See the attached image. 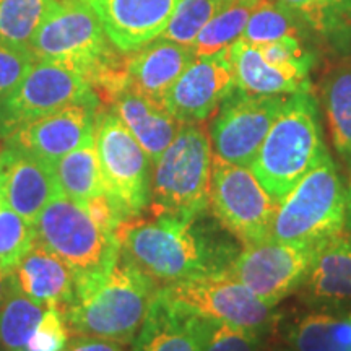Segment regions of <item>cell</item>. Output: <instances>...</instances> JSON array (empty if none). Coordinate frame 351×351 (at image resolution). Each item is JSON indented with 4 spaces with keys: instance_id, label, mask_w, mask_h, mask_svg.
Segmentation results:
<instances>
[{
    "instance_id": "obj_33",
    "label": "cell",
    "mask_w": 351,
    "mask_h": 351,
    "mask_svg": "<svg viewBox=\"0 0 351 351\" xmlns=\"http://www.w3.org/2000/svg\"><path fill=\"white\" fill-rule=\"evenodd\" d=\"M33 244V225L0 199V270L12 271Z\"/></svg>"
},
{
    "instance_id": "obj_1",
    "label": "cell",
    "mask_w": 351,
    "mask_h": 351,
    "mask_svg": "<svg viewBox=\"0 0 351 351\" xmlns=\"http://www.w3.org/2000/svg\"><path fill=\"white\" fill-rule=\"evenodd\" d=\"M197 219L173 213L125 219L116 231L121 254L158 288L226 270L234 251L228 244L208 241Z\"/></svg>"
},
{
    "instance_id": "obj_28",
    "label": "cell",
    "mask_w": 351,
    "mask_h": 351,
    "mask_svg": "<svg viewBox=\"0 0 351 351\" xmlns=\"http://www.w3.org/2000/svg\"><path fill=\"white\" fill-rule=\"evenodd\" d=\"M59 0H0V39L29 46Z\"/></svg>"
},
{
    "instance_id": "obj_39",
    "label": "cell",
    "mask_w": 351,
    "mask_h": 351,
    "mask_svg": "<svg viewBox=\"0 0 351 351\" xmlns=\"http://www.w3.org/2000/svg\"><path fill=\"white\" fill-rule=\"evenodd\" d=\"M15 287V282H13L12 271H2L0 270V304H2L3 300L10 295V291Z\"/></svg>"
},
{
    "instance_id": "obj_16",
    "label": "cell",
    "mask_w": 351,
    "mask_h": 351,
    "mask_svg": "<svg viewBox=\"0 0 351 351\" xmlns=\"http://www.w3.org/2000/svg\"><path fill=\"white\" fill-rule=\"evenodd\" d=\"M60 194L54 165L13 147L0 152V199L29 225Z\"/></svg>"
},
{
    "instance_id": "obj_23",
    "label": "cell",
    "mask_w": 351,
    "mask_h": 351,
    "mask_svg": "<svg viewBox=\"0 0 351 351\" xmlns=\"http://www.w3.org/2000/svg\"><path fill=\"white\" fill-rule=\"evenodd\" d=\"M236 90L247 95L289 96L311 90L309 80H301L263 59L257 46L238 39L228 47Z\"/></svg>"
},
{
    "instance_id": "obj_31",
    "label": "cell",
    "mask_w": 351,
    "mask_h": 351,
    "mask_svg": "<svg viewBox=\"0 0 351 351\" xmlns=\"http://www.w3.org/2000/svg\"><path fill=\"white\" fill-rule=\"evenodd\" d=\"M231 2L234 0H179L160 38L192 47L204 26Z\"/></svg>"
},
{
    "instance_id": "obj_20",
    "label": "cell",
    "mask_w": 351,
    "mask_h": 351,
    "mask_svg": "<svg viewBox=\"0 0 351 351\" xmlns=\"http://www.w3.org/2000/svg\"><path fill=\"white\" fill-rule=\"evenodd\" d=\"M106 103L111 104L112 112L147 152L152 163L169 147L184 125L163 104L140 93L127 82L109 96Z\"/></svg>"
},
{
    "instance_id": "obj_21",
    "label": "cell",
    "mask_w": 351,
    "mask_h": 351,
    "mask_svg": "<svg viewBox=\"0 0 351 351\" xmlns=\"http://www.w3.org/2000/svg\"><path fill=\"white\" fill-rule=\"evenodd\" d=\"M195 59L191 46H182L165 38H156L142 49L125 57L127 83L163 104V99L184 70Z\"/></svg>"
},
{
    "instance_id": "obj_12",
    "label": "cell",
    "mask_w": 351,
    "mask_h": 351,
    "mask_svg": "<svg viewBox=\"0 0 351 351\" xmlns=\"http://www.w3.org/2000/svg\"><path fill=\"white\" fill-rule=\"evenodd\" d=\"M314 257L311 245L288 244L276 239L243 245L228 271L245 285L258 300L276 307L296 293L304 282Z\"/></svg>"
},
{
    "instance_id": "obj_19",
    "label": "cell",
    "mask_w": 351,
    "mask_h": 351,
    "mask_svg": "<svg viewBox=\"0 0 351 351\" xmlns=\"http://www.w3.org/2000/svg\"><path fill=\"white\" fill-rule=\"evenodd\" d=\"M208 324L158 289L132 351H204Z\"/></svg>"
},
{
    "instance_id": "obj_15",
    "label": "cell",
    "mask_w": 351,
    "mask_h": 351,
    "mask_svg": "<svg viewBox=\"0 0 351 351\" xmlns=\"http://www.w3.org/2000/svg\"><path fill=\"white\" fill-rule=\"evenodd\" d=\"M96 112L98 106L73 104L46 114L7 135V147L28 152L56 165L60 158L95 137Z\"/></svg>"
},
{
    "instance_id": "obj_7",
    "label": "cell",
    "mask_w": 351,
    "mask_h": 351,
    "mask_svg": "<svg viewBox=\"0 0 351 351\" xmlns=\"http://www.w3.org/2000/svg\"><path fill=\"white\" fill-rule=\"evenodd\" d=\"M33 228L34 241L56 254L77 283L108 271L121 257L116 232L101 228L82 204L64 194L43 210Z\"/></svg>"
},
{
    "instance_id": "obj_35",
    "label": "cell",
    "mask_w": 351,
    "mask_h": 351,
    "mask_svg": "<svg viewBox=\"0 0 351 351\" xmlns=\"http://www.w3.org/2000/svg\"><path fill=\"white\" fill-rule=\"evenodd\" d=\"M204 351H263V335L243 327L210 320Z\"/></svg>"
},
{
    "instance_id": "obj_22",
    "label": "cell",
    "mask_w": 351,
    "mask_h": 351,
    "mask_svg": "<svg viewBox=\"0 0 351 351\" xmlns=\"http://www.w3.org/2000/svg\"><path fill=\"white\" fill-rule=\"evenodd\" d=\"M12 275L15 287L44 307L57 306L64 311L75 300L77 282L72 270L36 241Z\"/></svg>"
},
{
    "instance_id": "obj_30",
    "label": "cell",
    "mask_w": 351,
    "mask_h": 351,
    "mask_svg": "<svg viewBox=\"0 0 351 351\" xmlns=\"http://www.w3.org/2000/svg\"><path fill=\"white\" fill-rule=\"evenodd\" d=\"M251 10L252 7L243 0H234L223 8L218 15H215L204 26L195 43L192 44L195 57L217 54L219 51L228 49L232 43L241 39L249 16H251Z\"/></svg>"
},
{
    "instance_id": "obj_13",
    "label": "cell",
    "mask_w": 351,
    "mask_h": 351,
    "mask_svg": "<svg viewBox=\"0 0 351 351\" xmlns=\"http://www.w3.org/2000/svg\"><path fill=\"white\" fill-rule=\"evenodd\" d=\"M285 101L287 96L247 95L236 90L218 109L210 130L215 156L249 168Z\"/></svg>"
},
{
    "instance_id": "obj_4",
    "label": "cell",
    "mask_w": 351,
    "mask_h": 351,
    "mask_svg": "<svg viewBox=\"0 0 351 351\" xmlns=\"http://www.w3.org/2000/svg\"><path fill=\"white\" fill-rule=\"evenodd\" d=\"M213 160L212 138L204 122L184 124L152 163V213L200 218L210 208Z\"/></svg>"
},
{
    "instance_id": "obj_8",
    "label": "cell",
    "mask_w": 351,
    "mask_h": 351,
    "mask_svg": "<svg viewBox=\"0 0 351 351\" xmlns=\"http://www.w3.org/2000/svg\"><path fill=\"white\" fill-rule=\"evenodd\" d=\"M95 143L104 194L122 219L140 217L152 199V160L112 111L96 112Z\"/></svg>"
},
{
    "instance_id": "obj_42",
    "label": "cell",
    "mask_w": 351,
    "mask_h": 351,
    "mask_svg": "<svg viewBox=\"0 0 351 351\" xmlns=\"http://www.w3.org/2000/svg\"><path fill=\"white\" fill-rule=\"evenodd\" d=\"M243 2H245V3H247V5H251V7H254V5H256V3L258 2V0H243Z\"/></svg>"
},
{
    "instance_id": "obj_41",
    "label": "cell",
    "mask_w": 351,
    "mask_h": 351,
    "mask_svg": "<svg viewBox=\"0 0 351 351\" xmlns=\"http://www.w3.org/2000/svg\"><path fill=\"white\" fill-rule=\"evenodd\" d=\"M269 351H296L295 348H291L288 343L287 345H280V346H274V348Z\"/></svg>"
},
{
    "instance_id": "obj_18",
    "label": "cell",
    "mask_w": 351,
    "mask_h": 351,
    "mask_svg": "<svg viewBox=\"0 0 351 351\" xmlns=\"http://www.w3.org/2000/svg\"><path fill=\"white\" fill-rule=\"evenodd\" d=\"M298 296L313 309L351 304V236L343 231L314 247V257Z\"/></svg>"
},
{
    "instance_id": "obj_2",
    "label": "cell",
    "mask_w": 351,
    "mask_h": 351,
    "mask_svg": "<svg viewBox=\"0 0 351 351\" xmlns=\"http://www.w3.org/2000/svg\"><path fill=\"white\" fill-rule=\"evenodd\" d=\"M158 289L150 276L121 254L108 271L77 283L75 300L64 309L70 335L132 345Z\"/></svg>"
},
{
    "instance_id": "obj_29",
    "label": "cell",
    "mask_w": 351,
    "mask_h": 351,
    "mask_svg": "<svg viewBox=\"0 0 351 351\" xmlns=\"http://www.w3.org/2000/svg\"><path fill=\"white\" fill-rule=\"evenodd\" d=\"M300 33L298 15L291 8L278 0H258L252 7L241 39L252 46H262L288 36L300 38Z\"/></svg>"
},
{
    "instance_id": "obj_32",
    "label": "cell",
    "mask_w": 351,
    "mask_h": 351,
    "mask_svg": "<svg viewBox=\"0 0 351 351\" xmlns=\"http://www.w3.org/2000/svg\"><path fill=\"white\" fill-rule=\"evenodd\" d=\"M322 34L351 32V0H278Z\"/></svg>"
},
{
    "instance_id": "obj_38",
    "label": "cell",
    "mask_w": 351,
    "mask_h": 351,
    "mask_svg": "<svg viewBox=\"0 0 351 351\" xmlns=\"http://www.w3.org/2000/svg\"><path fill=\"white\" fill-rule=\"evenodd\" d=\"M65 351H127V350H125V345L117 343V341H112V340L75 335L69 341Z\"/></svg>"
},
{
    "instance_id": "obj_14",
    "label": "cell",
    "mask_w": 351,
    "mask_h": 351,
    "mask_svg": "<svg viewBox=\"0 0 351 351\" xmlns=\"http://www.w3.org/2000/svg\"><path fill=\"white\" fill-rule=\"evenodd\" d=\"M236 91L228 49L195 57L166 93L163 106L181 124H202Z\"/></svg>"
},
{
    "instance_id": "obj_6",
    "label": "cell",
    "mask_w": 351,
    "mask_h": 351,
    "mask_svg": "<svg viewBox=\"0 0 351 351\" xmlns=\"http://www.w3.org/2000/svg\"><path fill=\"white\" fill-rule=\"evenodd\" d=\"M345 221L346 187L327 155L280 200L271 239L315 247L343 232Z\"/></svg>"
},
{
    "instance_id": "obj_5",
    "label": "cell",
    "mask_w": 351,
    "mask_h": 351,
    "mask_svg": "<svg viewBox=\"0 0 351 351\" xmlns=\"http://www.w3.org/2000/svg\"><path fill=\"white\" fill-rule=\"evenodd\" d=\"M99 16L88 0H59L34 34L28 49L36 60L69 65L83 73L91 85L121 67L111 49Z\"/></svg>"
},
{
    "instance_id": "obj_9",
    "label": "cell",
    "mask_w": 351,
    "mask_h": 351,
    "mask_svg": "<svg viewBox=\"0 0 351 351\" xmlns=\"http://www.w3.org/2000/svg\"><path fill=\"white\" fill-rule=\"evenodd\" d=\"M160 291L200 317L243 327L261 335L278 320L276 307L265 304L228 270L213 271L161 287Z\"/></svg>"
},
{
    "instance_id": "obj_27",
    "label": "cell",
    "mask_w": 351,
    "mask_h": 351,
    "mask_svg": "<svg viewBox=\"0 0 351 351\" xmlns=\"http://www.w3.org/2000/svg\"><path fill=\"white\" fill-rule=\"evenodd\" d=\"M44 309L46 307L13 287L10 295L0 304V346L5 351H23L36 330Z\"/></svg>"
},
{
    "instance_id": "obj_11",
    "label": "cell",
    "mask_w": 351,
    "mask_h": 351,
    "mask_svg": "<svg viewBox=\"0 0 351 351\" xmlns=\"http://www.w3.org/2000/svg\"><path fill=\"white\" fill-rule=\"evenodd\" d=\"M73 104L98 106L91 82L69 65L36 60L26 77L0 99V135Z\"/></svg>"
},
{
    "instance_id": "obj_3",
    "label": "cell",
    "mask_w": 351,
    "mask_h": 351,
    "mask_svg": "<svg viewBox=\"0 0 351 351\" xmlns=\"http://www.w3.org/2000/svg\"><path fill=\"white\" fill-rule=\"evenodd\" d=\"M328 155L313 91L287 96L249 168L275 200H282Z\"/></svg>"
},
{
    "instance_id": "obj_40",
    "label": "cell",
    "mask_w": 351,
    "mask_h": 351,
    "mask_svg": "<svg viewBox=\"0 0 351 351\" xmlns=\"http://www.w3.org/2000/svg\"><path fill=\"white\" fill-rule=\"evenodd\" d=\"M345 231L351 236V179L348 187H346V221Z\"/></svg>"
},
{
    "instance_id": "obj_34",
    "label": "cell",
    "mask_w": 351,
    "mask_h": 351,
    "mask_svg": "<svg viewBox=\"0 0 351 351\" xmlns=\"http://www.w3.org/2000/svg\"><path fill=\"white\" fill-rule=\"evenodd\" d=\"M257 47L263 59L269 64L301 78V80H309V70L313 67V54L304 49L300 38H282Z\"/></svg>"
},
{
    "instance_id": "obj_36",
    "label": "cell",
    "mask_w": 351,
    "mask_h": 351,
    "mask_svg": "<svg viewBox=\"0 0 351 351\" xmlns=\"http://www.w3.org/2000/svg\"><path fill=\"white\" fill-rule=\"evenodd\" d=\"M69 341L70 332L64 311L57 306H47L23 351H65Z\"/></svg>"
},
{
    "instance_id": "obj_17",
    "label": "cell",
    "mask_w": 351,
    "mask_h": 351,
    "mask_svg": "<svg viewBox=\"0 0 351 351\" xmlns=\"http://www.w3.org/2000/svg\"><path fill=\"white\" fill-rule=\"evenodd\" d=\"M109 41L121 52H135L161 36L179 0H88Z\"/></svg>"
},
{
    "instance_id": "obj_25",
    "label": "cell",
    "mask_w": 351,
    "mask_h": 351,
    "mask_svg": "<svg viewBox=\"0 0 351 351\" xmlns=\"http://www.w3.org/2000/svg\"><path fill=\"white\" fill-rule=\"evenodd\" d=\"M320 95L333 148L351 179V60L324 78Z\"/></svg>"
},
{
    "instance_id": "obj_37",
    "label": "cell",
    "mask_w": 351,
    "mask_h": 351,
    "mask_svg": "<svg viewBox=\"0 0 351 351\" xmlns=\"http://www.w3.org/2000/svg\"><path fill=\"white\" fill-rule=\"evenodd\" d=\"M36 64V57L26 46L0 39V99L7 96Z\"/></svg>"
},
{
    "instance_id": "obj_10",
    "label": "cell",
    "mask_w": 351,
    "mask_h": 351,
    "mask_svg": "<svg viewBox=\"0 0 351 351\" xmlns=\"http://www.w3.org/2000/svg\"><path fill=\"white\" fill-rule=\"evenodd\" d=\"M278 205L251 168L215 156L210 210L232 238L243 245L270 239Z\"/></svg>"
},
{
    "instance_id": "obj_24",
    "label": "cell",
    "mask_w": 351,
    "mask_h": 351,
    "mask_svg": "<svg viewBox=\"0 0 351 351\" xmlns=\"http://www.w3.org/2000/svg\"><path fill=\"white\" fill-rule=\"evenodd\" d=\"M287 343L296 351H351V307L311 311L288 327Z\"/></svg>"
},
{
    "instance_id": "obj_26",
    "label": "cell",
    "mask_w": 351,
    "mask_h": 351,
    "mask_svg": "<svg viewBox=\"0 0 351 351\" xmlns=\"http://www.w3.org/2000/svg\"><path fill=\"white\" fill-rule=\"evenodd\" d=\"M54 169L62 194L78 204L104 194L95 137L60 158Z\"/></svg>"
}]
</instances>
